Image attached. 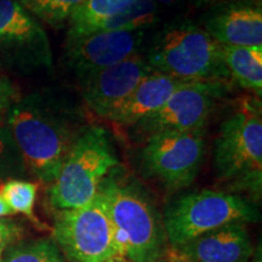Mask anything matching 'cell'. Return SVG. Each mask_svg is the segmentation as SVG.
Instances as JSON below:
<instances>
[{
    "instance_id": "1",
    "label": "cell",
    "mask_w": 262,
    "mask_h": 262,
    "mask_svg": "<svg viewBox=\"0 0 262 262\" xmlns=\"http://www.w3.org/2000/svg\"><path fill=\"white\" fill-rule=\"evenodd\" d=\"M6 123L24 165L48 185L57 178L85 127L74 108L39 94L15 103L6 114Z\"/></svg>"
},
{
    "instance_id": "2",
    "label": "cell",
    "mask_w": 262,
    "mask_h": 262,
    "mask_svg": "<svg viewBox=\"0 0 262 262\" xmlns=\"http://www.w3.org/2000/svg\"><path fill=\"white\" fill-rule=\"evenodd\" d=\"M118 166L104 178L97 195L114 226L120 254L131 262H157L166 239L162 217L148 192Z\"/></svg>"
},
{
    "instance_id": "3",
    "label": "cell",
    "mask_w": 262,
    "mask_h": 262,
    "mask_svg": "<svg viewBox=\"0 0 262 262\" xmlns=\"http://www.w3.org/2000/svg\"><path fill=\"white\" fill-rule=\"evenodd\" d=\"M147 63L155 72L188 80H225L221 45L191 21L165 26L152 42Z\"/></svg>"
},
{
    "instance_id": "4",
    "label": "cell",
    "mask_w": 262,
    "mask_h": 262,
    "mask_svg": "<svg viewBox=\"0 0 262 262\" xmlns=\"http://www.w3.org/2000/svg\"><path fill=\"white\" fill-rule=\"evenodd\" d=\"M117 165L119 162L107 130L96 125L85 126L49 187V202L56 210L88 205Z\"/></svg>"
},
{
    "instance_id": "5",
    "label": "cell",
    "mask_w": 262,
    "mask_h": 262,
    "mask_svg": "<svg viewBox=\"0 0 262 262\" xmlns=\"http://www.w3.org/2000/svg\"><path fill=\"white\" fill-rule=\"evenodd\" d=\"M217 179L232 192L248 193L260 201L262 193V119L257 107L248 104L226 119L215 141Z\"/></svg>"
},
{
    "instance_id": "6",
    "label": "cell",
    "mask_w": 262,
    "mask_h": 262,
    "mask_svg": "<svg viewBox=\"0 0 262 262\" xmlns=\"http://www.w3.org/2000/svg\"><path fill=\"white\" fill-rule=\"evenodd\" d=\"M260 220L256 205L231 192L203 191L185 194L166 206L163 226L172 247L231 224Z\"/></svg>"
},
{
    "instance_id": "7",
    "label": "cell",
    "mask_w": 262,
    "mask_h": 262,
    "mask_svg": "<svg viewBox=\"0 0 262 262\" xmlns=\"http://www.w3.org/2000/svg\"><path fill=\"white\" fill-rule=\"evenodd\" d=\"M52 237L71 262H102L122 255L114 226L97 194L81 208L57 210Z\"/></svg>"
},
{
    "instance_id": "8",
    "label": "cell",
    "mask_w": 262,
    "mask_h": 262,
    "mask_svg": "<svg viewBox=\"0 0 262 262\" xmlns=\"http://www.w3.org/2000/svg\"><path fill=\"white\" fill-rule=\"evenodd\" d=\"M227 93L228 81H192L176 91L160 110L129 127L131 136L146 141L158 134L205 129L216 101Z\"/></svg>"
},
{
    "instance_id": "9",
    "label": "cell",
    "mask_w": 262,
    "mask_h": 262,
    "mask_svg": "<svg viewBox=\"0 0 262 262\" xmlns=\"http://www.w3.org/2000/svg\"><path fill=\"white\" fill-rule=\"evenodd\" d=\"M204 133L205 129H201L148 137L141 150L142 170L168 189L188 187L204 157Z\"/></svg>"
},
{
    "instance_id": "10",
    "label": "cell",
    "mask_w": 262,
    "mask_h": 262,
    "mask_svg": "<svg viewBox=\"0 0 262 262\" xmlns=\"http://www.w3.org/2000/svg\"><path fill=\"white\" fill-rule=\"evenodd\" d=\"M0 60L25 72L52 66L47 33L18 0H0Z\"/></svg>"
},
{
    "instance_id": "11",
    "label": "cell",
    "mask_w": 262,
    "mask_h": 262,
    "mask_svg": "<svg viewBox=\"0 0 262 262\" xmlns=\"http://www.w3.org/2000/svg\"><path fill=\"white\" fill-rule=\"evenodd\" d=\"M143 31H100L66 42V64L79 79L139 54Z\"/></svg>"
},
{
    "instance_id": "12",
    "label": "cell",
    "mask_w": 262,
    "mask_h": 262,
    "mask_svg": "<svg viewBox=\"0 0 262 262\" xmlns=\"http://www.w3.org/2000/svg\"><path fill=\"white\" fill-rule=\"evenodd\" d=\"M152 72L146 58L136 54L81 78V96L91 112L107 119Z\"/></svg>"
},
{
    "instance_id": "13",
    "label": "cell",
    "mask_w": 262,
    "mask_h": 262,
    "mask_svg": "<svg viewBox=\"0 0 262 262\" xmlns=\"http://www.w3.org/2000/svg\"><path fill=\"white\" fill-rule=\"evenodd\" d=\"M204 31L220 45L262 47L261 0H232L216 5L205 17Z\"/></svg>"
},
{
    "instance_id": "14",
    "label": "cell",
    "mask_w": 262,
    "mask_h": 262,
    "mask_svg": "<svg viewBox=\"0 0 262 262\" xmlns=\"http://www.w3.org/2000/svg\"><path fill=\"white\" fill-rule=\"evenodd\" d=\"M253 248L244 224H231L172 247L171 262H249Z\"/></svg>"
},
{
    "instance_id": "15",
    "label": "cell",
    "mask_w": 262,
    "mask_h": 262,
    "mask_svg": "<svg viewBox=\"0 0 262 262\" xmlns=\"http://www.w3.org/2000/svg\"><path fill=\"white\" fill-rule=\"evenodd\" d=\"M192 81L194 80L182 79L153 71L141 80L130 96L111 113L107 119L114 125L129 129L160 110L176 91Z\"/></svg>"
},
{
    "instance_id": "16",
    "label": "cell",
    "mask_w": 262,
    "mask_h": 262,
    "mask_svg": "<svg viewBox=\"0 0 262 262\" xmlns=\"http://www.w3.org/2000/svg\"><path fill=\"white\" fill-rule=\"evenodd\" d=\"M222 58L229 78L256 96L262 94V47H226L221 45Z\"/></svg>"
},
{
    "instance_id": "17",
    "label": "cell",
    "mask_w": 262,
    "mask_h": 262,
    "mask_svg": "<svg viewBox=\"0 0 262 262\" xmlns=\"http://www.w3.org/2000/svg\"><path fill=\"white\" fill-rule=\"evenodd\" d=\"M135 0H85L68 21L67 41L96 32L108 19L116 17Z\"/></svg>"
},
{
    "instance_id": "18",
    "label": "cell",
    "mask_w": 262,
    "mask_h": 262,
    "mask_svg": "<svg viewBox=\"0 0 262 262\" xmlns=\"http://www.w3.org/2000/svg\"><path fill=\"white\" fill-rule=\"evenodd\" d=\"M158 14L159 5L155 0H135L119 15L101 25L96 32L143 31L158 21Z\"/></svg>"
},
{
    "instance_id": "19",
    "label": "cell",
    "mask_w": 262,
    "mask_h": 262,
    "mask_svg": "<svg viewBox=\"0 0 262 262\" xmlns=\"http://www.w3.org/2000/svg\"><path fill=\"white\" fill-rule=\"evenodd\" d=\"M31 15L50 25L61 28L68 24L71 16L85 0H18Z\"/></svg>"
},
{
    "instance_id": "20",
    "label": "cell",
    "mask_w": 262,
    "mask_h": 262,
    "mask_svg": "<svg viewBox=\"0 0 262 262\" xmlns=\"http://www.w3.org/2000/svg\"><path fill=\"white\" fill-rule=\"evenodd\" d=\"M2 262H64V256L54 239H37L10 247Z\"/></svg>"
},
{
    "instance_id": "21",
    "label": "cell",
    "mask_w": 262,
    "mask_h": 262,
    "mask_svg": "<svg viewBox=\"0 0 262 262\" xmlns=\"http://www.w3.org/2000/svg\"><path fill=\"white\" fill-rule=\"evenodd\" d=\"M0 193L15 214H24L34 224L39 225L34 214L38 194V183L11 179L0 186Z\"/></svg>"
},
{
    "instance_id": "22",
    "label": "cell",
    "mask_w": 262,
    "mask_h": 262,
    "mask_svg": "<svg viewBox=\"0 0 262 262\" xmlns=\"http://www.w3.org/2000/svg\"><path fill=\"white\" fill-rule=\"evenodd\" d=\"M22 237V227L10 219L0 217V262L5 251Z\"/></svg>"
},
{
    "instance_id": "23",
    "label": "cell",
    "mask_w": 262,
    "mask_h": 262,
    "mask_svg": "<svg viewBox=\"0 0 262 262\" xmlns=\"http://www.w3.org/2000/svg\"><path fill=\"white\" fill-rule=\"evenodd\" d=\"M21 100L17 88L8 78L0 77V114H8L11 107Z\"/></svg>"
},
{
    "instance_id": "24",
    "label": "cell",
    "mask_w": 262,
    "mask_h": 262,
    "mask_svg": "<svg viewBox=\"0 0 262 262\" xmlns=\"http://www.w3.org/2000/svg\"><path fill=\"white\" fill-rule=\"evenodd\" d=\"M12 155L19 156V152L10 133L8 123L0 114V164L5 163Z\"/></svg>"
},
{
    "instance_id": "25",
    "label": "cell",
    "mask_w": 262,
    "mask_h": 262,
    "mask_svg": "<svg viewBox=\"0 0 262 262\" xmlns=\"http://www.w3.org/2000/svg\"><path fill=\"white\" fill-rule=\"evenodd\" d=\"M15 212L11 210V208L8 205V203L5 202L4 196L0 193V217H6V216L14 215Z\"/></svg>"
},
{
    "instance_id": "26",
    "label": "cell",
    "mask_w": 262,
    "mask_h": 262,
    "mask_svg": "<svg viewBox=\"0 0 262 262\" xmlns=\"http://www.w3.org/2000/svg\"><path fill=\"white\" fill-rule=\"evenodd\" d=\"M198 5H205V4H209V5H212V4H222V3H227V2H232V0H194Z\"/></svg>"
},
{
    "instance_id": "27",
    "label": "cell",
    "mask_w": 262,
    "mask_h": 262,
    "mask_svg": "<svg viewBox=\"0 0 262 262\" xmlns=\"http://www.w3.org/2000/svg\"><path fill=\"white\" fill-rule=\"evenodd\" d=\"M102 262H131V261L125 256H122V255H116V256L107 258V260H104Z\"/></svg>"
},
{
    "instance_id": "28",
    "label": "cell",
    "mask_w": 262,
    "mask_h": 262,
    "mask_svg": "<svg viewBox=\"0 0 262 262\" xmlns=\"http://www.w3.org/2000/svg\"><path fill=\"white\" fill-rule=\"evenodd\" d=\"M155 2L158 5L162 4V5H165V6H170V5L175 4V3L178 2V0H155Z\"/></svg>"
},
{
    "instance_id": "29",
    "label": "cell",
    "mask_w": 262,
    "mask_h": 262,
    "mask_svg": "<svg viewBox=\"0 0 262 262\" xmlns=\"http://www.w3.org/2000/svg\"><path fill=\"white\" fill-rule=\"evenodd\" d=\"M157 262H171V261H168V260H164V258H160V260H158Z\"/></svg>"
}]
</instances>
